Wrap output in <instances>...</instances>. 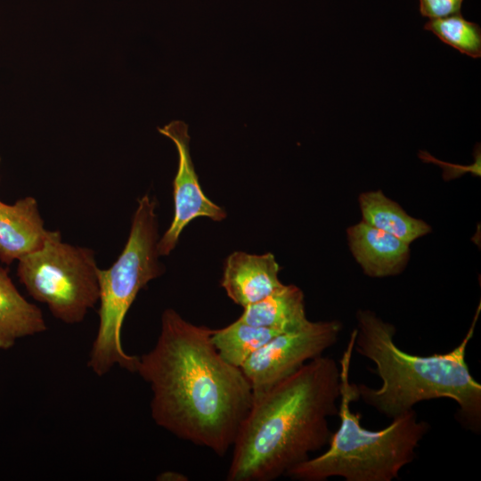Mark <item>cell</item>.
I'll return each mask as SVG.
<instances>
[{
    "mask_svg": "<svg viewBox=\"0 0 481 481\" xmlns=\"http://www.w3.org/2000/svg\"><path fill=\"white\" fill-rule=\"evenodd\" d=\"M212 331L166 309L156 344L139 356L136 372L151 387V412L158 426L223 457L254 396L241 369L219 355Z\"/></svg>",
    "mask_w": 481,
    "mask_h": 481,
    "instance_id": "cell-1",
    "label": "cell"
},
{
    "mask_svg": "<svg viewBox=\"0 0 481 481\" xmlns=\"http://www.w3.org/2000/svg\"><path fill=\"white\" fill-rule=\"evenodd\" d=\"M340 368L321 355L255 397L234 444L227 481H273L328 445Z\"/></svg>",
    "mask_w": 481,
    "mask_h": 481,
    "instance_id": "cell-2",
    "label": "cell"
},
{
    "mask_svg": "<svg viewBox=\"0 0 481 481\" xmlns=\"http://www.w3.org/2000/svg\"><path fill=\"white\" fill-rule=\"evenodd\" d=\"M480 306L463 339L444 354L416 355L395 342V327L370 310H358L354 350L371 361L370 371L381 379L378 388L355 384L358 399L382 415L394 419L420 402L447 398L458 405L461 425L481 430V385L470 374L467 346L474 336Z\"/></svg>",
    "mask_w": 481,
    "mask_h": 481,
    "instance_id": "cell-3",
    "label": "cell"
},
{
    "mask_svg": "<svg viewBox=\"0 0 481 481\" xmlns=\"http://www.w3.org/2000/svg\"><path fill=\"white\" fill-rule=\"evenodd\" d=\"M355 330L339 360L340 395L338 416L339 426L331 434L328 449L316 457H310L285 474L298 481H324L332 477L346 481H392L401 469L412 462L420 442L430 428L418 419L414 409L392 419L379 430L361 426L360 412H354L350 404L358 400L355 383L349 381V370L354 352Z\"/></svg>",
    "mask_w": 481,
    "mask_h": 481,
    "instance_id": "cell-4",
    "label": "cell"
},
{
    "mask_svg": "<svg viewBox=\"0 0 481 481\" xmlns=\"http://www.w3.org/2000/svg\"><path fill=\"white\" fill-rule=\"evenodd\" d=\"M156 208L149 194L138 200L122 252L110 267L98 270L99 327L87 365L99 377L115 365L136 372L139 357L123 349L121 330L140 290L164 272L159 262Z\"/></svg>",
    "mask_w": 481,
    "mask_h": 481,
    "instance_id": "cell-5",
    "label": "cell"
},
{
    "mask_svg": "<svg viewBox=\"0 0 481 481\" xmlns=\"http://www.w3.org/2000/svg\"><path fill=\"white\" fill-rule=\"evenodd\" d=\"M18 261L17 275L28 293L65 323L83 322L99 301L94 250L62 242L58 231L40 249Z\"/></svg>",
    "mask_w": 481,
    "mask_h": 481,
    "instance_id": "cell-6",
    "label": "cell"
},
{
    "mask_svg": "<svg viewBox=\"0 0 481 481\" xmlns=\"http://www.w3.org/2000/svg\"><path fill=\"white\" fill-rule=\"evenodd\" d=\"M341 330L342 324L337 320L310 321L302 329L274 336L240 367L254 398L322 355L337 343Z\"/></svg>",
    "mask_w": 481,
    "mask_h": 481,
    "instance_id": "cell-7",
    "label": "cell"
},
{
    "mask_svg": "<svg viewBox=\"0 0 481 481\" xmlns=\"http://www.w3.org/2000/svg\"><path fill=\"white\" fill-rule=\"evenodd\" d=\"M159 134L170 139L178 153V167L173 182L174 216L173 220L158 241L159 256H167L176 247L183 229L198 217H208L213 221H223L226 212L209 200L200 184L198 175L190 152L188 126L182 120H173L163 127Z\"/></svg>",
    "mask_w": 481,
    "mask_h": 481,
    "instance_id": "cell-8",
    "label": "cell"
},
{
    "mask_svg": "<svg viewBox=\"0 0 481 481\" xmlns=\"http://www.w3.org/2000/svg\"><path fill=\"white\" fill-rule=\"evenodd\" d=\"M280 265L272 253H232L225 260L221 286L236 305L245 307L279 289Z\"/></svg>",
    "mask_w": 481,
    "mask_h": 481,
    "instance_id": "cell-9",
    "label": "cell"
},
{
    "mask_svg": "<svg viewBox=\"0 0 481 481\" xmlns=\"http://www.w3.org/2000/svg\"><path fill=\"white\" fill-rule=\"evenodd\" d=\"M53 232L45 228L35 198H21L13 204L0 200L1 262L10 265L40 249Z\"/></svg>",
    "mask_w": 481,
    "mask_h": 481,
    "instance_id": "cell-10",
    "label": "cell"
},
{
    "mask_svg": "<svg viewBox=\"0 0 481 481\" xmlns=\"http://www.w3.org/2000/svg\"><path fill=\"white\" fill-rule=\"evenodd\" d=\"M347 237L353 256L368 276L395 275L407 265L409 244L364 221L349 227Z\"/></svg>",
    "mask_w": 481,
    "mask_h": 481,
    "instance_id": "cell-11",
    "label": "cell"
},
{
    "mask_svg": "<svg viewBox=\"0 0 481 481\" xmlns=\"http://www.w3.org/2000/svg\"><path fill=\"white\" fill-rule=\"evenodd\" d=\"M243 309L240 321L279 332L298 330L310 322L306 314L304 293L293 284H283Z\"/></svg>",
    "mask_w": 481,
    "mask_h": 481,
    "instance_id": "cell-12",
    "label": "cell"
},
{
    "mask_svg": "<svg viewBox=\"0 0 481 481\" xmlns=\"http://www.w3.org/2000/svg\"><path fill=\"white\" fill-rule=\"evenodd\" d=\"M46 329L41 309L19 292L8 271L0 267V349L8 350L18 339Z\"/></svg>",
    "mask_w": 481,
    "mask_h": 481,
    "instance_id": "cell-13",
    "label": "cell"
},
{
    "mask_svg": "<svg viewBox=\"0 0 481 481\" xmlns=\"http://www.w3.org/2000/svg\"><path fill=\"white\" fill-rule=\"evenodd\" d=\"M363 221L410 244L430 232L424 221L409 216L381 191L363 192L359 197Z\"/></svg>",
    "mask_w": 481,
    "mask_h": 481,
    "instance_id": "cell-14",
    "label": "cell"
},
{
    "mask_svg": "<svg viewBox=\"0 0 481 481\" xmlns=\"http://www.w3.org/2000/svg\"><path fill=\"white\" fill-rule=\"evenodd\" d=\"M279 333L281 332L238 319L224 328L213 330L211 339L225 362L240 368L254 353Z\"/></svg>",
    "mask_w": 481,
    "mask_h": 481,
    "instance_id": "cell-15",
    "label": "cell"
},
{
    "mask_svg": "<svg viewBox=\"0 0 481 481\" xmlns=\"http://www.w3.org/2000/svg\"><path fill=\"white\" fill-rule=\"evenodd\" d=\"M424 29L461 53L475 59L481 56V29L461 13L429 20Z\"/></svg>",
    "mask_w": 481,
    "mask_h": 481,
    "instance_id": "cell-16",
    "label": "cell"
},
{
    "mask_svg": "<svg viewBox=\"0 0 481 481\" xmlns=\"http://www.w3.org/2000/svg\"><path fill=\"white\" fill-rule=\"evenodd\" d=\"M464 0H419L420 13L429 20L460 14Z\"/></svg>",
    "mask_w": 481,
    "mask_h": 481,
    "instance_id": "cell-17",
    "label": "cell"
},
{
    "mask_svg": "<svg viewBox=\"0 0 481 481\" xmlns=\"http://www.w3.org/2000/svg\"><path fill=\"white\" fill-rule=\"evenodd\" d=\"M157 480H162V481H187L189 480L188 477L177 472V471H172L167 470L164 471L161 474H159L157 477Z\"/></svg>",
    "mask_w": 481,
    "mask_h": 481,
    "instance_id": "cell-18",
    "label": "cell"
},
{
    "mask_svg": "<svg viewBox=\"0 0 481 481\" xmlns=\"http://www.w3.org/2000/svg\"><path fill=\"white\" fill-rule=\"evenodd\" d=\"M0 163H1V157H0Z\"/></svg>",
    "mask_w": 481,
    "mask_h": 481,
    "instance_id": "cell-19",
    "label": "cell"
}]
</instances>
